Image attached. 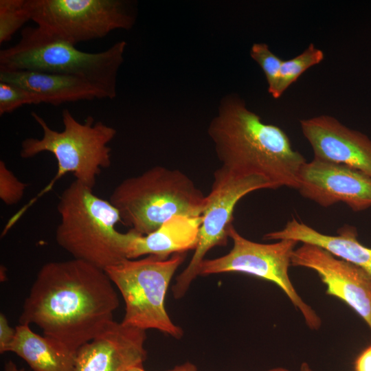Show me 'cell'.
Wrapping results in <instances>:
<instances>
[{
    "instance_id": "1",
    "label": "cell",
    "mask_w": 371,
    "mask_h": 371,
    "mask_svg": "<svg viewBox=\"0 0 371 371\" xmlns=\"http://www.w3.org/2000/svg\"><path fill=\"white\" fill-rule=\"evenodd\" d=\"M118 306L104 270L75 258L53 261L38 271L19 322L36 325L43 335L76 353L114 321Z\"/></svg>"
},
{
    "instance_id": "2",
    "label": "cell",
    "mask_w": 371,
    "mask_h": 371,
    "mask_svg": "<svg viewBox=\"0 0 371 371\" xmlns=\"http://www.w3.org/2000/svg\"><path fill=\"white\" fill-rule=\"evenodd\" d=\"M207 132L221 166L241 175L262 176L273 189H297L304 157L293 148L281 128L263 122L239 96L223 98Z\"/></svg>"
},
{
    "instance_id": "3",
    "label": "cell",
    "mask_w": 371,
    "mask_h": 371,
    "mask_svg": "<svg viewBox=\"0 0 371 371\" xmlns=\"http://www.w3.org/2000/svg\"><path fill=\"white\" fill-rule=\"evenodd\" d=\"M31 115L42 128L43 137L25 139L21 143L20 156L28 159L41 153H50L56 159L57 172L50 182L10 218L7 224L10 228L66 174H73L75 180L93 189L101 170L111 164L109 144L117 133L113 127L101 121L95 122L92 116L80 122L65 109L62 111L63 130L57 131L36 112L32 111Z\"/></svg>"
},
{
    "instance_id": "4",
    "label": "cell",
    "mask_w": 371,
    "mask_h": 371,
    "mask_svg": "<svg viewBox=\"0 0 371 371\" xmlns=\"http://www.w3.org/2000/svg\"><path fill=\"white\" fill-rule=\"evenodd\" d=\"M92 190L75 180L63 190L57 205L60 221L55 237L74 258L105 270L127 259L132 232L116 229L121 221L118 210Z\"/></svg>"
},
{
    "instance_id": "5",
    "label": "cell",
    "mask_w": 371,
    "mask_h": 371,
    "mask_svg": "<svg viewBox=\"0 0 371 371\" xmlns=\"http://www.w3.org/2000/svg\"><path fill=\"white\" fill-rule=\"evenodd\" d=\"M126 47L120 41L102 52H83L37 26L27 27L16 44L0 51V69L78 77L103 89L113 99Z\"/></svg>"
},
{
    "instance_id": "6",
    "label": "cell",
    "mask_w": 371,
    "mask_h": 371,
    "mask_svg": "<svg viewBox=\"0 0 371 371\" xmlns=\"http://www.w3.org/2000/svg\"><path fill=\"white\" fill-rule=\"evenodd\" d=\"M205 198L184 172L157 166L124 179L109 201L118 210L121 223L146 235L172 217L201 216Z\"/></svg>"
},
{
    "instance_id": "7",
    "label": "cell",
    "mask_w": 371,
    "mask_h": 371,
    "mask_svg": "<svg viewBox=\"0 0 371 371\" xmlns=\"http://www.w3.org/2000/svg\"><path fill=\"white\" fill-rule=\"evenodd\" d=\"M186 253L167 259L155 256L125 259L104 271L118 289L125 303L123 324L142 330L155 329L179 339L183 331L165 308L166 293Z\"/></svg>"
},
{
    "instance_id": "8",
    "label": "cell",
    "mask_w": 371,
    "mask_h": 371,
    "mask_svg": "<svg viewBox=\"0 0 371 371\" xmlns=\"http://www.w3.org/2000/svg\"><path fill=\"white\" fill-rule=\"evenodd\" d=\"M31 21L74 45L130 30L135 17L123 0H26Z\"/></svg>"
},
{
    "instance_id": "9",
    "label": "cell",
    "mask_w": 371,
    "mask_h": 371,
    "mask_svg": "<svg viewBox=\"0 0 371 371\" xmlns=\"http://www.w3.org/2000/svg\"><path fill=\"white\" fill-rule=\"evenodd\" d=\"M229 238L233 243L227 254L204 259L200 265L199 275L226 272H239L271 282L280 287L293 306L302 313L311 330H318L322 320L316 312L301 298L289 276L291 256L298 242L282 239L270 244L256 243L241 236L232 225Z\"/></svg>"
},
{
    "instance_id": "10",
    "label": "cell",
    "mask_w": 371,
    "mask_h": 371,
    "mask_svg": "<svg viewBox=\"0 0 371 371\" xmlns=\"http://www.w3.org/2000/svg\"><path fill=\"white\" fill-rule=\"evenodd\" d=\"M267 188L273 189V187L262 176L241 175L223 166L214 172L211 190L206 196L201 214L196 247L189 264L176 278L172 288L175 298L183 297L199 275L200 265L206 254L216 246L226 245L237 203L249 192Z\"/></svg>"
},
{
    "instance_id": "11",
    "label": "cell",
    "mask_w": 371,
    "mask_h": 371,
    "mask_svg": "<svg viewBox=\"0 0 371 371\" xmlns=\"http://www.w3.org/2000/svg\"><path fill=\"white\" fill-rule=\"evenodd\" d=\"M291 265L315 271L326 286V293L352 308L371 331V278L366 271L308 243L294 249Z\"/></svg>"
},
{
    "instance_id": "12",
    "label": "cell",
    "mask_w": 371,
    "mask_h": 371,
    "mask_svg": "<svg viewBox=\"0 0 371 371\" xmlns=\"http://www.w3.org/2000/svg\"><path fill=\"white\" fill-rule=\"evenodd\" d=\"M300 194L328 207L338 203L355 212L371 207V177L354 168L313 158L300 171Z\"/></svg>"
},
{
    "instance_id": "13",
    "label": "cell",
    "mask_w": 371,
    "mask_h": 371,
    "mask_svg": "<svg viewBox=\"0 0 371 371\" xmlns=\"http://www.w3.org/2000/svg\"><path fill=\"white\" fill-rule=\"evenodd\" d=\"M146 330L113 321L78 350L71 371H128L147 358Z\"/></svg>"
},
{
    "instance_id": "14",
    "label": "cell",
    "mask_w": 371,
    "mask_h": 371,
    "mask_svg": "<svg viewBox=\"0 0 371 371\" xmlns=\"http://www.w3.org/2000/svg\"><path fill=\"white\" fill-rule=\"evenodd\" d=\"M302 132L314 157L344 164L371 177V139L330 115L301 120Z\"/></svg>"
},
{
    "instance_id": "15",
    "label": "cell",
    "mask_w": 371,
    "mask_h": 371,
    "mask_svg": "<svg viewBox=\"0 0 371 371\" xmlns=\"http://www.w3.org/2000/svg\"><path fill=\"white\" fill-rule=\"evenodd\" d=\"M0 82L20 86L36 94L42 103L54 106L80 100H111L103 89L75 76L0 69Z\"/></svg>"
},
{
    "instance_id": "16",
    "label": "cell",
    "mask_w": 371,
    "mask_h": 371,
    "mask_svg": "<svg viewBox=\"0 0 371 371\" xmlns=\"http://www.w3.org/2000/svg\"><path fill=\"white\" fill-rule=\"evenodd\" d=\"M357 237V228L350 225H344L333 236L322 234L295 218L288 221L281 230L263 236L266 240L291 239L319 246L359 267L371 278V248L362 245Z\"/></svg>"
},
{
    "instance_id": "17",
    "label": "cell",
    "mask_w": 371,
    "mask_h": 371,
    "mask_svg": "<svg viewBox=\"0 0 371 371\" xmlns=\"http://www.w3.org/2000/svg\"><path fill=\"white\" fill-rule=\"evenodd\" d=\"M201 221V216H177L146 235H140L131 230L132 236L126 249V257L127 259H135L145 255H152L167 259L175 254L194 250L199 240Z\"/></svg>"
},
{
    "instance_id": "18",
    "label": "cell",
    "mask_w": 371,
    "mask_h": 371,
    "mask_svg": "<svg viewBox=\"0 0 371 371\" xmlns=\"http://www.w3.org/2000/svg\"><path fill=\"white\" fill-rule=\"evenodd\" d=\"M8 352L23 359L34 371H71L76 353L60 342L19 324Z\"/></svg>"
},
{
    "instance_id": "19",
    "label": "cell",
    "mask_w": 371,
    "mask_h": 371,
    "mask_svg": "<svg viewBox=\"0 0 371 371\" xmlns=\"http://www.w3.org/2000/svg\"><path fill=\"white\" fill-rule=\"evenodd\" d=\"M324 58V54L322 49L317 47L313 43L308 46L297 56L283 60L280 73V80L273 98L278 99L285 91L295 82L299 77L310 67L321 63Z\"/></svg>"
},
{
    "instance_id": "20",
    "label": "cell",
    "mask_w": 371,
    "mask_h": 371,
    "mask_svg": "<svg viewBox=\"0 0 371 371\" xmlns=\"http://www.w3.org/2000/svg\"><path fill=\"white\" fill-rule=\"evenodd\" d=\"M30 20L26 0H0V44L10 41Z\"/></svg>"
},
{
    "instance_id": "21",
    "label": "cell",
    "mask_w": 371,
    "mask_h": 371,
    "mask_svg": "<svg viewBox=\"0 0 371 371\" xmlns=\"http://www.w3.org/2000/svg\"><path fill=\"white\" fill-rule=\"evenodd\" d=\"M250 56L262 69L267 79L268 91L273 97L279 83L283 60L276 56L264 43L253 44Z\"/></svg>"
},
{
    "instance_id": "22",
    "label": "cell",
    "mask_w": 371,
    "mask_h": 371,
    "mask_svg": "<svg viewBox=\"0 0 371 371\" xmlns=\"http://www.w3.org/2000/svg\"><path fill=\"white\" fill-rule=\"evenodd\" d=\"M39 97L14 84L0 82V115L11 113L25 104H41Z\"/></svg>"
},
{
    "instance_id": "23",
    "label": "cell",
    "mask_w": 371,
    "mask_h": 371,
    "mask_svg": "<svg viewBox=\"0 0 371 371\" xmlns=\"http://www.w3.org/2000/svg\"><path fill=\"white\" fill-rule=\"evenodd\" d=\"M27 185L20 180L0 161V199L6 205L17 203L23 198Z\"/></svg>"
},
{
    "instance_id": "24",
    "label": "cell",
    "mask_w": 371,
    "mask_h": 371,
    "mask_svg": "<svg viewBox=\"0 0 371 371\" xmlns=\"http://www.w3.org/2000/svg\"><path fill=\"white\" fill-rule=\"evenodd\" d=\"M16 328L10 326L8 320L3 313L0 314V353L8 352V349L14 341Z\"/></svg>"
},
{
    "instance_id": "25",
    "label": "cell",
    "mask_w": 371,
    "mask_h": 371,
    "mask_svg": "<svg viewBox=\"0 0 371 371\" xmlns=\"http://www.w3.org/2000/svg\"><path fill=\"white\" fill-rule=\"evenodd\" d=\"M354 367L355 371H371V344L357 356Z\"/></svg>"
},
{
    "instance_id": "26",
    "label": "cell",
    "mask_w": 371,
    "mask_h": 371,
    "mask_svg": "<svg viewBox=\"0 0 371 371\" xmlns=\"http://www.w3.org/2000/svg\"><path fill=\"white\" fill-rule=\"evenodd\" d=\"M137 371H146L143 367L137 368ZM169 371H197V368L192 363L186 362L185 363H183L182 365L177 366L175 367L173 369L169 370Z\"/></svg>"
},
{
    "instance_id": "27",
    "label": "cell",
    "mask_w": 371,
    "mask_h": 371,
    "mask_svg": "<svg viewBox=\"0 0 371 371\" xmlns=\"http://www.w3.org/2000/svg\"><path fill=\"white\" fill-rule=\"evenodd\" d=\"M3 371H26L24 368H19L16 363L9 360L4 365Z\"/></svg>"
},
{
    "instance_id": "28",
    "label": "cell",
    "mask_w": 371,
    "mask_h": 371,
    "mask_svg": "<svg viewBox=\"0 0 371 371\" xmlns=\"http://www.w3.org/2000/svg\"><path fill=\"white\" fill-rule=\"evenodd\" d=\"M299 371H313L308 363L303 362L300 368Z\"/></svg>"
},
{
    "instance_id": "29",
    "label": "cell",
    "mask_w": 371,
    "mask_h": 371,
    "mask_svg": "<svg viewBox=\"0 0 371 371\" xmlns=\"http://www.w3.org/2000/svg\"><path fill=\"white\" fill-rule=\"evenodd\" d=\"M266 371H289V370L284 368L278 367V368H271Z\"/></svg>"
},
{
    "instance_id": "30",
    "label": "cell",
    "mask_w": 371,
    "mask_h": 371,
    "mask_svg": "<svg viewBox=\"0 0 371 371\" xmlns=\"http://www.w3.org/2000/svg\"><path fill=\"white\" fill-rule=\"evenodd\" d=\"M137 368H135L131 369V370H129L128 371H137Z\"/></svg>"
}]
</instances>
